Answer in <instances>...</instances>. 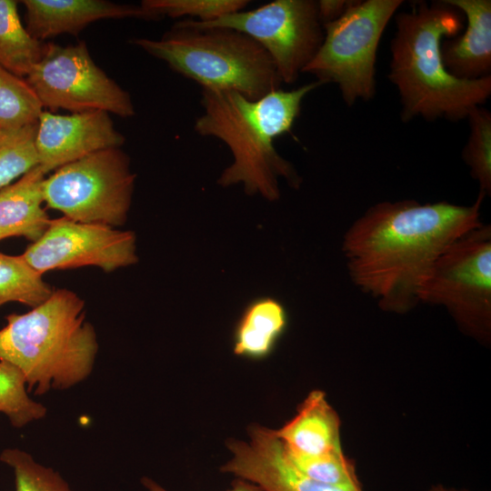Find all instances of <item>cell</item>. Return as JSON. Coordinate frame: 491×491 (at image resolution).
<instances>
[{
  "instance_id": "cell-1",
  "label": "cell",
  "mask_w": 491,
  "mask_h": 491,
  "mask_svg": "<svg viewBox=\"0 0 491 491\" xmlns=\"http://www.w3.org/2000/svg\"><path fill=\"white\" fill-rule=\"evenodd\" d=\"M485 197L479 192L469 205L406 199L367 208L342 241L351 281L382 310L410 311L419 304L420 287L436 259L461 235L482 225Z\"/></svg>"
},
{
  "instance_id": "cell-2",
  "label": "cell",
  "mask_w": 491,
  "mask_h": 491,
  "mask_svg": "<svg viewBox=\"0 0 491 491\" xmlns=\"http://www.w3.org/2000/svg\"><path fill=\"white\" fill-rule=\"evenodd\" d=\"M322 85L316 80L292 90L279 88L257 100L234 90L202 88L204 113L195 121L194 130L199 135L221 140L233 155L218 185L227 187L242 184L247 195H260L268 201L280 197L279 177L298 188L302 178L278 154L274 143L291 131L303 99Z\"/></svg>"
},
{
  "instance_id": "cell-3",
  "label": "cell",
  "mask_w": 491,
  "mask_h": 491,
  "mask_svg": "<svg viewBox=\"0 0 491 491\" xmlns=\"http://www.w3.org/2000/svg\"><path fill=\"white\" fill-rule=\"evenodd\" d=\"M460 12L443 1L415 2L396 16L388 78L396 86L401 119L459 121L491 95V75L463 80L445 67L441 43L463 28Z\"/></svg>"
},
{
  "instance_id": "cell-4",
  "label": "cell",
  "mask_w": 491,
  "mask_h": 491,
  "mask_svg": "<svg viewBox=\"0 0 491 491\" xmlns=\"http://www.w3.org/2000/svg\"><path fill=\"white\" fill-rule=\"evenodd\" d=\"M98 348L85 301L66 288L54 290L25 314L8 315L0 329V361L19 368L28 392L35 395L85 381L93 372Z\"/></svg>"
},
{
  "instance_id": "cell-5",
  "label": "cell",
  "mask_w": 491,
  "mask_h": 491,
  "mask_svg": "<svg viewBox=\"0 0 491 491\" xmlns=\"http://www.w3.org/2000/svg\"><path fill=\"white\" fill-rule=\"evenodd\" d=\"M130 42L201 89L234 90L257 100L283 84L263 46L232 28L196 26L184 19L160 39Z\"/></svg>"
},
{
  "instance_id": "cell-6",
  "label": "cell",
  "mask_w": 491,
  "mask_h": 491,
  "mask_svg": "<svg viewBox=\"0 0 491 491\" xmlns=\"http://www.w3.org/2000/svg\"><path fill=\"white\" fill-rule=\"evenodd\" d=\"M401 0L350 1L343 15L323 25L324 40L303 73L338 85L348 106L368 101L376 92L378 45Z\"/></svg>"
},
{
  "instance_id": "cell-7",
  "label": "cell",
  "mask_w": 491,
  "mask_h": 491,
  "mask_svg": "<svg viewBox=\"0 0 491 491\" xmlns=\"http://www.w3.org/2000/svg\"><path fill=\"white\" fill-rule=\"evenodd\" d=\"M419 303L444 306L459 327L487 342L491 331V227L480 225L436 259L418 293Z\"/></svg>"
},
{
  "instance_id": "cell-8",
  "label": "cell",
  "mask_w": 491,
  "mask_h": 491,
  "mask_svg": "<svg viewBox=\"0 0 491 491\" xmlns=\"http://www.w3.org/2000/svg\"><path fill=\"white\" fill-rule=\"evenodd\" d=\"M135 175L120 147L104 149L65 165L45 178V205L63 216L117 227L130 209Z\"/></svg>"
},
{
  "instance_id": "cell-9",
  "label": "cell",
  "mask_w": 491,
  "mask_h": 491,
  "mask_svg": "<svg viewBox=\"0 0 491 491\" xmlns=\"http://www.w3.org/2000/svg\"><path fill=\"white\" fill-rule=\"evenodd\" d=\"M25 80L42 106L53 112L99 110L121 117L135 114L129 93L95 65L84 42L66 46L45 44Z\"/></svg>"
},
{
  "instance_id": "cell-10",
  "label": "cell",
  "mask_w": 491,
  "mask_h": 491,
  "mask_svg": "<svg viewBox=\"0 0 491 491\" xmlns=\"http://www.w3.org/2000/svg\"><path fill=\"white\" fill-rule=\"evenodd\" d=\"M185 20L196 26L226 27L247 35L268 53L283 84L298 79L324 40L314 0H275L206 23Z\"/></svg>"
},
{
  "instance_id": "cell-11",
  "label": "cell",
  "mask_w": 491,
  "mask_h": 491,
  "mask_svg": "<svg viewBox=\"0 0 491 491\" xmlns=\"http://www.w3.org/2000/svg\"><path fill=\"white\" fill-rule=\"evenodd\" d=\"M22 255L42 275L83 266H95L110 273L132 266L138 259L134 232L65 216L52 219L44 235Z\"/></svg>"
},
{
  "instance_id": "cell-12",
  "label": "cell",
  "mask_w": 491,
  "mask_h": 491,
  "mask_svg": "<svg viewBox=\"0 0 491 491\" xmlns=\"http://www.w3.org/2000/svg\"><path fill=\"white\" fill-rule=\"evenodd\" d=\"M125 137L107 112L58 115L43 111L38 118L35 148L38 166L46 175L93 153L120 147Z\"/></svg>"
},
{
  "instance_id": "cell-13",
  "label": "cell",
  "mask_w": 491,
  "mask_h": 491,
  "mask_svg": "<svg viewBox=\"0 0 491 491\" xmlns=\"http://www.w3.org/2000/svg\"><path fill=\"white\" fill-rule=\"evenodd\" d=\"M250 441L232 440L233 457L221 470L249 481L265 491H362L316 481L296 468L286 456L280 439L269 428H250Z\"/></svg>"
},
{
  "instance_id": "cell-14",
  "label": "cell",
  "mask_w": 491,
  "mask_h": 491,
  "mask_svg": "<svg viewBox=\"0 0 491 491\" xmlns=\"http://www.w3.org/2000/svg\"><path fill=\"white\" fill-rule=\"evenodd\" d=\"M26 30L39 41L61 34L76 35L89 24L102 19L159 20L141 5L105 0H24Z\"/></svg>"
},
{
  "instance_id": "cell-15",
  "label": "cell",
  "mask_w": 491,
  "mask_h": 491,
  "mask_svg": "<svg viewBox=\"0 0 491 491\" xmlns=\"http://www.w3.org/2000/svg\"><path fill=\"white\" fill-rule=\"evenodd\" d=\"M464 13V34L441 43L446 69L455 77L476 80L491 75V1L443 0Z\"/></svg>"
},
{
  "instance_id": "cell-16",
  "label": "cell",
  "mask_w": 491,
  "mask_h": 491,
  "mask_svg": "<svg viewBox=\"0 0 491 491\" xmlns=\"http://www.w3.org/2000/svg\"><path fill=\"white\" fill-rule=\"evenodd\" d=\"M273 431L292 453L317 456L343 452L339 417L319 390L312 391L299 406L297 414Z\"/></svg>"
},
{
  "instance_id": "cell-17",
  "label": "cell",
  "mask_w": 491,
  "mask_h": 491,
  "mask_svg": "<svg viewBox=\"0 0 491 491\" xmlns=\"http://www.w3.org/2000/svg\"><path fill=\"white\" fill-rule=\"evenodd\" d=\"M45 178L37 165L0 189V241L17 236L33 243L44 235L52 220L45 210Z\"/></svg>"
},
{
  "instance_id": "cell-18",
  "label": "cell",
  "mask_w": 491,
  "mask_h": 491,
  "mask_svg": "<svg viewBox=\"0 0 491 491\" xmlns=\"http://www.w3.org/2000/svg\"><path fill=\"white\" fill-rule=\"evenodd\" d=\"M284 305L271 296L256 297L244 308L233 335L234 353L259 360L274 351L287 326Z\"/></svg>"
},
{
  "instance_id": "cell-19",
  "label": "cell",
  "mask_w": 491,
  "mask_h": 491,
  "mask_svg": "<svg viewBox=\"0 0 491 491\" xmlns=\"http://www.w3.org/2000/svg\"><path fill=\"white\" fill-rule=\"evenodd\" d=\"M45 47L22 25L17 2L0 0V66L25 78L41 59Z\"/></svg>"
},
{
  "instance_id": "cell-20",
  "label": "cell",
  "mask_w": 491,
  "mask_h": 491,
  "mask_svg": "<svg viewBox=\"0 0 491 491\" xmlns=\"http://www.w3.org/2000/svg\"><path fill=\"white\" fill-rule=\"evenodd\" d=\"M53 291L23 255L0 252V306L16 302L34 308L46 301Z\"/></svg>"
},
{
  "instance_id": "cell-21",
  "label": "cell",
  "mask_w": 491,
  "mask_h": 491,
  "mask_svg": "<svg viewBox=\"0 0 491 491\" xmlns=\"http://www.w3.org/2000/svg\"><path fill=\"white\" fill-rule=\"evenodd\" d=\"M42 109L25 78L0 66V129L10 131L35 123Z\"/></svg>"
},
{
  "instance_id": "cell-22",
  "label": "cell",
  "mask_w": 491,
  "mask_h": 491,
  "mask_svg": "<svg viewBox=\"0 0 491 491\" xmlns=\"http://www.w3.org/2000/svg\"><path fill=\"white\" fill-rule=\"evenodd\" d=\"M46 407L28 395L25 376L13 364L0 361V413L6 416L15 428L42 419Z\"/></svg>"
},
{
  "instance_id": "cell-23",
  "label": "cell",
  "mask_w": 491,
  "mask_h": 491,
  "mask_svg": "<svg viewBox=\"0 0 491 491\" xmlns=\"http://www.w3.org/2000/svg\"><path fill=\"white\" fill-rule=\"evenodd\" d=\"M470 134L462 158L470 175L486 196L491 194V114L482 106L473 108L468 115Z\"/></svg>"
},
{
  "instance_id": "cell-24",
  "label": "cell",
  "mask_w": 491,
  "mask_h": 491,
  "mask_svg": "<svg viewBox=\"0 0 491 491\" xmlns=\"http://www.w3.org/2000/svg\"><path fill=\"white\" fill-rule=\"evenodd\" d=\"M37 126L38 121L0 134V189L38 165Z\"/></svg>"
},
{
  "instance_id": "cell-25",
  "label": "cell",
  "mask_w": 491,
  "mask_h": 491,
  "mask_svg": "<svg viewBox=\"0 0 491 491\" xmlns=\"http://www.w3.org/2000/svg\"><path fill=\"white\" fill-rule=\"evenodd\" d=\"M284 450L293 466L306 476L331 486L362 490L355 466L343 452L306 456Z\"/></svg>"
},
{
  "instance_id": "cell-26",
  "label": "cell",
  "mask_w": 491,
  "mask_h": 491,
  "mask_svg": "<svg viewBox=\"0 0 491 491\" xmlns=\"http://www.w3.org/2000/svg\"><path fill=\"white\" fill-rule=\"evenodd\" d=\"M0 461L13 469L15 491H73L58 472L36 462L26 451L5 448Z\"/></svg>"
},
{
  "instance_id": "cell-27",
  "label": "cell",
  "mask_w": 491,
  "mask_h": 491,
  "mask_svg": "<svg viewBox=\"0 0 491 491\" xmlns=\"http://www.w3.org/2000/svg\"><path fill=\"white\" fill-rule=\"evenodd\" d=\"M247 0H143L141 5L160 19L165 16L206 23L244 10Z\"/></svg>"
},
{
  "instance_id": "cell-28",
  "label": "cell",
  "mask_w": 491,
  "mask_h": 491,
  "mask_svg": "<svg viewBox=\"0 0 491 491\" xmlns=\"http://www.w3.org/2000/svg\"><path fill=\"white\" fill-rule=\"evenodd\" d=\"M316 3L319 20L322 25H325L339 18L347 8L350 1L319 0Z\"/></svg>"
},
{
  "instance_id": "cell-29",
  "label": "cell",
  "mask_w": 491,
  "mask_h": 491,
  "mask_svg": "<svg viewBox=\"0 0 491 491\" xmlns=\"http://www.w3.org/2000/svg\"><path fill=\"white\" fill-rule=\"evenodd\" d=\"M141 482L147 491H167L166 489H165L163 486H161L159 484H157L155 481H154L153 479L149 477H143L141 479ZM228 491H265V490L254 483L238 478L233 483L232 488H230Z\"/></svg>"
},
{
  "instance_id": "cell-30",
  "label": "cell",
  "mask_w": 491,
  "mask_h": 491,
  "mask_svg": "<svg viewBox=\"0 0 491 491\" xmlns=\"http://www.w3.org/2000/svg\"><path fill=\"white\" fill-rule=\"evenodd\" d=\"M429 491H454V490L446 489L442 486H436V487L432 488Z\"/></svg>"
},
{
  "instance_id": "cell-31",
  "label": "cell",
  "mask_w": 491,
  "mask_h": 491,
  "mask_svg": "<svg viewBox=\"0 0 491 491\" xmlns=\"http://www.w3.org/2000/svg\"><path fill=\"white\" fill-rule=\"evenodd\" d=\"M2 131H4V130L0 129V134L2 133Z\"/></svg>"
}]
</instances>
